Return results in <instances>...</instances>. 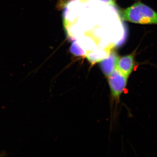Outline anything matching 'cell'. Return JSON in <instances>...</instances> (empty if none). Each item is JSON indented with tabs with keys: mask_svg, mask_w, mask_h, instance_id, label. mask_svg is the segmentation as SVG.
I'll return each mask as SVG.
<instances>
[{
	"mask_svg": "<svg viewBox=\"0 0 157 157\" xmlns=\"http://www.w3.org/2000/svg\"><path fill=\"white\" fill-rule=\"evenodd\" d=\"M135 52L119 57L117 69L128 77L131 75L136 67Z\"/></svg>",
	"mask_w": 157,
	"mask_h": 157,
	"instance_id": "3",
	"label": "cell"
},
{
	"mask_svg": "<svg viewBox=\"0 0 157 157\" xmlns=\"http://www.w3.org/2000/svg\"><path fill=\"white\" fill-rule=\"evenodd\" d=\"M70 51L71 53L76 56H86L87 52L78 44V42H73L70 48Z\"/></svg>",
	"mask_w": 157,
	"mask_h": 157,
	"instance_id": "6",
	"label": "cell"
},
{
	"mask_svg": "<svg viewBox=\"0 0 157 157\" xmlns=\"http://www.w3.org/2000/svg\"><path fill=\"white\" fill-rule=\"evenodd\" d=\"M99 2L104 3V4H107L109 6L115 7L116 3L114 0H98Z\"/></svg>",
	"mask_w": 157,
	"mask_h": 157,
	"instance_id": "7",
	"label": "cell"
},
{
	"mask_svg": "<svg viewBox=\"0 0 157 157\" xmlns=\"http://www.w3.org/2000/svg\"><path fill=\"white\" fill-rule=\"evenodd\" d=\"M128 77L124 75L117 69L108 77V83L113 98L117 101L126 88Z\"/></svg>",
	"mask_w": 157,
	"mask_h": 157,
	"instance_id": "2",
	"label": "cell"
},
{
	"mask_svg": "<svg viewBox=\"0 0 157 157\" xmlns=\"http://www.w3.org/2000/svg\"><path fill=\"white\" fill-rule=\"evenodd\" d=\"M119 57L116 52H111L106 58L100 62L101 70L106 77H108L116 69Z\"/></svg>",
	"mask_w": 157,
	"mask_h": 157,
	"instance_id": "4",
	"label": "cell"
},
{
	"mask_svg": "<svg viewBox=\"0 0 157 157\" xmlns=\"http://www.w3.org/2000/svg\"><path fill=\"white\" fill-rule=\"evenodd\" d=\"M110 52L109 49H101L87 52L86 57L92 65H94L106 58Z\"/></svg>",
	"mask_w": 157,
	"mask_h": 157,
	"instance_id": "5",
	"label": "cell"
},
{
	"mask_svg": "<svg viewBox=\"0 0 157 157\" xmlns=\"http://www.w3.org/2000/svg\"><path fill=\"white\" fill-rule=\"evenodd\" d=\"M122 19L133 23L157 25V12L140 2L121 11Z\"/></svg>",
	"mask_w": 157,
	"mask_h": 157,
	"instance_id": "1",
	"label": "cell"
}]
</instances>
